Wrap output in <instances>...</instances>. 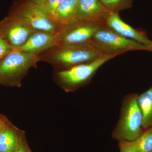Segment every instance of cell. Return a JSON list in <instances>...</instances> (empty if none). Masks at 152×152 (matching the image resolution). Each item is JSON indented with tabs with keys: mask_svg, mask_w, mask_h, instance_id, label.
Returning <instances> with one entry per match:
<instances>
[{
	"mask_svg": "<svg viewBox=\"0 0 152 152\" xmlns=\"http://www.w3.org/2000/svg\"><path fill=\"white\" fill-rule=\"evenodd\" d=\"M103 55L90 40L80 43L56 45L39 56L40 61L49 63L58 71L91 62Z\"/></svg>",
	"mask_w": 152,
	"mask_h": 152,
	"instance_id": "6da1fadb",
	"label": "cell"
},
{
	"mask_svg": "<svg viewBox=\"0 0 152 152\" xmlns=\"http://www.w3.org/2000/svg\"><path fill=\"white\" fill-rule=\"evenodd\" d=\"M138 96L131 93L126 95L122 101L118 121L112 133V138L119 142L133 141L145 131Z\"/></svg>",
	"mask_w": 152,
	"mask_h": 152,
	"instance_id": "7a4b0ae2",
	"label": "cell"
},
{
	"mask_svg": "<svg viewBox=\"0 0 152 152\" xmlns=\"http://www.w3.org/2000/svg\"><path fill=\"white\" fill-rule=\"evenodd\" d=\"M40 61L39 55L12 50L0 60V85L20 87L28 71Z\"/></svg>",
	"mask_w": 152,
	"mask_h": 152,
	"instance_id": "3957f363",
	"label": "cell"
},
{
	"mask_svg": "<svg viewBox=\"0 0 152 152\" xmlns=\"http://www.w3.org/2000/svg\"><path fill=\"white\" fill-rule=\"evenodd\" d=\"M118 56L104 55L91 62L58 71L56 76L57 81L67 91H73L88 84L102 66Z\"/></svg>",
	"mask_w": 152,
	"mask_h": 152,
	"instance_id": "277c9868",
	"label": "cell"
},
{
	"mask_svg": "<svg viewBox=\"0 0 152 152\" xmlns=\"http://www.w3.org/2000/svg\"><path fill=\"white\" fill-rule=\"evenodd\" d=\"M91 40L104 55H120L129 51L152 52V48L121 36L107 23L95 33Z\"/></svg>",
	"mask_w": 152,
	"mask_h": 152,
	"instance_id": "5b68a950",
	"label": "cell"
},
{
	"mask_svg": "<svg viewBox=\"0 0 152 152\" xmlns=\"http://www.w3.org/2000/svg\"><path fill=\"white\" fill-rule=\"evenodd\" d=\"M8 15L21 18L37 31L55 34L56 25L49 18L42 6L37 5L32 0H21L14 3Z\"/></svg>",
	"mask_w": 152,
	"mask_h": 152,
	"instance_id": "8992f818",
	"label": "cell"
},
{
	"mask_svg": "<svg viewBox=\"0 0 152 152\" xmlns=\"http://www.w3.org/2000/svg\"><path fill=\"white\" fill-rule=\"evenodd\" d=\"M106 25V22L77 20L61 28L55 33L56 45L80 43L90 40L95 33Z\"/></svg>",
	"mask_w": 152,
	"mask_h": 152,
	"instance_id": "52a82bcc",
	"label": "cell"
},
{
	"mask_svg": "<svg viewBox=\"0 0 152 152\" xmlns=\"http://www.w3.org/2000/svg\"><path fill=\"white\" fill-rule=\"evenodd\" d=\"M21 18L8 15L0 21V36L12 50L21 46L37 31Z\"/></svg>",
	"mask_w": 152,
	"mask_h": 152,
	"instance_id": "ba28073f",
	"label": "cell"
},
{
	"mask_svg": "<svg viewBox=\"0 0 152 152\" xmlns=\"http://www.w3.org/2000/svg\"><path fill=\"white\" fill-rule=\"evenodd\" d=\"M111 13L100 0H79L77 20L105 23Z\"/></svg>",
	"mask_w": 152,
	"mask_h": 152,
	"instance_id": "9c48e42d",
	"label": "cell"
},
{
	"mask_svg": "<svg viewBox=\"0 0 152 152\" xmlns=\"http://www.w3.org/2000/svg\"><path fill=\"white\" fill-rule=\"evenodd\" d=\"M106 23L108 26L121 36L152 48V41L143 33L125 23L118 14L111 13L107 18Z\"/></svg>",
	"mask_w": 152,
	"mask_h": 152,
	"instance_id": "30bf717a",
	"label": "cell"
},
{
	"mask_svg": "<svg viewBox=\"0 0 152 152\" xmlns=\"http://www.w3.org/2000/svg\"><path fill=\"white\" fill-rule=\"evenodd\" d=\"M55 34L45 31H36L23 45L14 50L39 55L56 45Z\"/></svg>",
	"mask_w": 152,
	"mask_h": 152,
	"instance_id": "8fae6325",
	"label": "cell"
},
{
	"mask_svg": "<svg viewBox=\"0 0 152 152\" xmlns=\"http://www.w3.org/2000/svg\"><path fill=\"white\" fill-rule=\"evenodd\" d=\"M78 3L79 0H63L53 20L58 30L77 20Z\"/></svg>",
	"mask_w": 152,
	"mask_h": 152,
	"instance_id": "7c38bea8",
	"label": "cell"
},
{
	"mask_svg": "<svg viewBox=\"0 0 152 152\" xmlns=\"http://www.w3.org/2000/svg\"><path fill=\"white\" fill-rule=\"evenodd\" d=\"M23 135L10 122L0 132V152H15Z\"/></svg>",
	"mask_w": 152,
	"mask_h": 152,
	"instance_id": "4fadbf2b",
	"label": "cell"
},
{
	"mask_svg": "<svg viewBox=\"0 0 152 152\" xmlns=\"http://www.w3.org/2000/svg\"><path fill=\"white\" fill-rule=\"evenodd\" d=\"M138 104L142 115L144 130L152 126V86L140 95H138Z\"/></svg>",
	"mask_w": 152,
	"mask_h": 152,
	"instance_id": "5bb4252c",
	"label": "cell"
},
{
	"mask_svg": "<svg viewBox=\"0 0 152 152\" xmlns=\"http://www.w3.org/2000/svg\"><path fill=\"white\" fill-rule=\"evenodd\" d=\"M128 142L133 147L136 152L152 151V126L145 130L137 139Z\"/></svg>",
	"mask_w": 152,
	"mask_h": 152,
	"instance_id": "9a60e30c",
	"label": "cell"
},
{
	"mask_svg": "<svg viewBox=\"0 0 152 152\" xmlns=\"http://www.w3.org/2000/svg\"><path fill=\"white\" fill-rule=\"evenodd\" d=\"M111 13L118 14L121 11L129 9L133 0H100Z\"/></svg>",
	"mask_w": 152,
	"mask_h": 152,
	"instance_id": "2e32d148",
	"label": "cell"
},
{
	"mask_svg": "<svg viewBox=\"0 0 152 152\" xmlns=\"http://www.w3.org/2000/svg\"><path fill=\"white\" fill-rule=\"evenodd\" d=\"M63 0H48L42 7L50 19L53 21L58 9Z\"/></svg>",
	"mask_w": 152,
	"mask_h": 152,
	"instance_id": "e0dca14e",
	"label": "cell"
},
{
	"mask_svg": "<svg viewBox=\"0 0 152 152\" xmlns=\"http://www.w3.org/2000/svg\"><path fill=\"white\" fill-rule=\"evenodd\" d=\"M12 50L10 47L0 36V60H1Z\"/></svg>",
	"mask_w": 152,
	"mask_h": 152,
	"instance_id": "ac0fdd59",
	"label": "cell"
},
{
	"mask_svg": "<svg viewBox=\"0 0 152 152\" xmlns=\"http://www.w3.org/2000/svg\"><path fill=\"white\" fill-rule=\"evenodd\" d=\"M120 152H136L135 150L128 142H119Z\"/></svg>",
	"mask_w": 152,
	"mask_h": 152,
	"instance_id": "d6986e66",
	"label": "cell"
},
{
	"mask_svg": "<svg viewBox=\"0 0 152 152\" xmlns=\"http://www.w3.org/2000/svg\"><path fill=\"white\" fill-rule=\"evenodd\" d=\"M15 152H31L23 136L21 140L18 148Z\"/></svg>",
	"mask_w": 152,
	"mask_h": 152,
	"instance_id": "ffe728a7",
	"label": "cell"
},
{
	"mask_svg": "<svg viewBox=\"0 0 152 152\" xmlns=\"http://www.w3.org/2000/svg\"><path fill=\"white\" fill-rule=\"evenodd\" d=\"M10 122L5 116L0 114V132Z\"/></svg>",
	"mask_w": 152,
	"mask_h": 152,
	"instance_id": "44dd1931",
	"label": "cell"
},
{
	"mask_svg": "<svg viewBox=\"0 0 152 152\" xmlns=\"http://www.w3.org/2000/svg\"><path fill=\"white\" fill-rule=\"evenodd\" d=\"M32 1L37 5L42 6L46 4L48 0H32Z\"/></svg>",
	"mask_w": 152,
	"mask_h": 152,
	"instance_id": "7402d4cb",
	"label": "cell"
},
{
	"mask_svg": "<svg viewBox=\"0 0 152 152\" xmlns=\"http://www.w3.org/2000/svg\"><path fill=\"white\" fill-rule=\"evenodd\" d=\"M151 152H152V151Z\"/></svg>",
	"mask_w": 152,
	"mask_h": 152,
	"instance_id": "603a6c76",
	"label": "cell"
}]
</instances>
